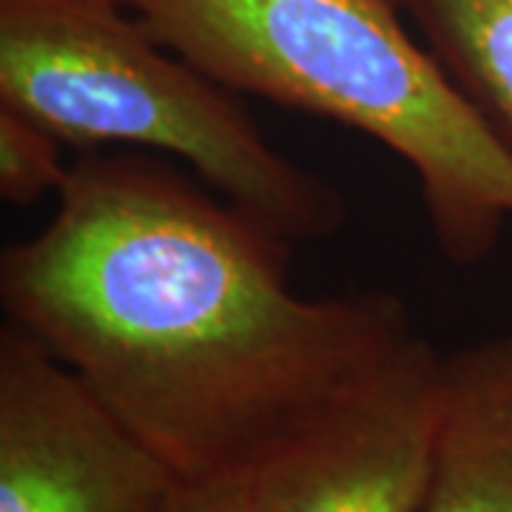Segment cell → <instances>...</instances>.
Here are the masks:
<instances>
[{"label":"cell","instance_id":"cell-1","mask_svg":"<svg viewBox=\"0 0 512 512\" xmlns=\"http://www.w3.org/2000/svg\"><path fill=\"white\" fill-rule=\"evenodd\" d=\"M288 254L177 163L94 151L0 305L180 481L251 476L413 336L399 293H293Z\"/></svg>","mask_w":512,"mask_h":512},{"label":"cell","instance_id":"cell-2","mask_svg":"<svg viewBox=\"0 0 512 512\" xmlns=\"http://www.w3.org/2000/svg\"><path fill=\"white\" fill-rule=\"evenodd\" d=\"M239 97L359 131L416 177L439 254L473 268L512 222V151L396 0H120Z\"/></svg>","mask_w":512,"mask_h":512},{"label":"cell","instance_id":"cell-3","mask_svg":"<svg viewBox=\"0 0 512 512\" xmlns=\"http://www.w3.org/2000/svg\"><path fill=\"white\" fill-rule=\"evenodd\" d=\"M0 106L66 148L151 151L291 245L348 225L342 191L293 163L237 92L168 49L120 0H0Z\"/></svg>","mask_w":512,"mask_h":512},{"label":"cell","instance_id":"cell-4","mask_svg":"<svg viewBox=\"0 0 512 512\" xmlns=\"http://www.w3.org/2000/svg\"><path fill=\"white\" fill-rule=\"evenodd\" d=\"M444 353L410 336L251 473L256 512H419L441 419Z\"/></svg>","mask_w":512,"mask_h":512},{"label":"cell","instance_id":"cell-5","mask_svg":"<svg viewBox=\"0 0 512 512\" xmlns=\"http://www.w3.org/2000/svg\"><path fill=\"white\" fill-rule=\"evenodd\" d=\"M177 484L72 367L0 328V512H157Z\"/></svg>","mask_w":512,"mask_h":512},{"label":"cell","instance_id":"cell-6","mask_svg":"<svg viewBox=\"0 0 512 512\" xmlns=\"http://www.w3.org/2000/svg\"><path fill=\"white\" fill-rule=\"evenodd\" d=\"M419 512H512V328L444 353L436 456Z\"/></svg>","mask_w":512,"mask_h":512},{"label":"cell","instance_id":"cell-7","mask_svg":"<svg viewBox=\"0 0 512 512\" xmlns=\"http://www.w3.org/2000/svg\"><path fill=\"white\" fill-rule=\"evenodd\" d=\"M444 72L512 151V0H396Z\"/></svg>","mask_w":512,"mask_h":512},{"label":"cell","instance_id":"cell-8","mask_svg":"<svg viewBox=\"0 0 512 512\" xmlns=\"http://www.w3.org/2000/svg\"><path fill=\"white\" fill-rule=\"evenodd\" d=\"M63 151L66 146L49 128L0 106V197L15 208L57 197L72 171Z\"/></svg>","mask_w":512,"mask_h":512},{"label":"cell","instance_id":"cell-9","mask_svg":"<svg viewBox=\"0 0 512 512\" xmlns=\"http://www.w3.org/2000/svg\"><path fill=\"white\" fill-rule=\"evenodd\" d=\"M157 512H256L251 478L180 481Z\"/></svg>","mask_w":512,"mask_h":512}]
</instances>
